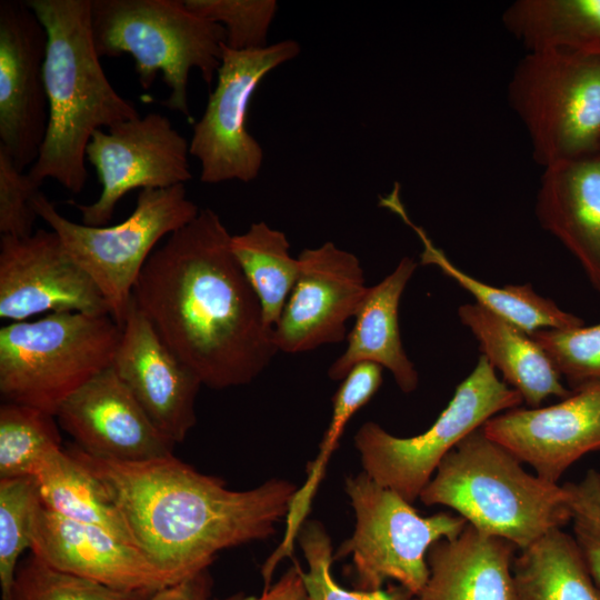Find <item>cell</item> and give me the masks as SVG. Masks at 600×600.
I'll return each mask as SVG.
<instances>
[{"label":"cell","instance_id":"obj_19","mask_svg":"<svg viewBox=\"0 0 600 600\" xmlns=\"http://www.w3.org/2000/svg\"><path fill=\"white\" fill-rule=\"evenodd\" d=\"M30 550L54 569L118 590L153 593L173 584L138 548L99 527L59 516L41 501Z\"/></svg>","mask_w":600,"mask_h":600},{"label":"cell","instance_id":"obj_32","mask_svg":"<svg viewBox=\"0 0 600 600\" xmlns=\"http://www.w3.org/2000/svg\"><path fill=\"white\" fill-rule=\"evenodd\" d=\"M297 540L308 563V571H303L308 600H410L414 597L401 586L387 590L351 591L338 584L331 573L334 560L331 539L318 521H306Z\"/></svg>","mask_w":600,"mask_h":600},{"label":"cell","instance_id":"obj_31","mask_svg":"<svg viewBox=\"0 0 600 600\" xmlns=\"http://www.w3.org/2000/svg\"><path fill=\"white\" fill-rule=\"evenodd\" d=\"M151 594L113 589L60 571L31 553L19 564L8 600H149Z\"/></svg>","mask_w":600,"mask_h":600},{"label":"cell","instance_id":"obj_30","mask_svg":"<svg viewBox=\"0 0 600 600\" xmlns=\"http://www.w3.org/2000/svg\"><path fill=\"white\" fill-rule=\"evenodd\" d=\"M39 501L36 478L0 479L1 600L9 599L20 556L30 549L32 520Z\"/></svg>","mask_w":600,"mask_h":600},{"label":"cell","instance_id":"obj_16","mask_svg":"<svg viewBox=\"0 0 600 600\" xmlns=\"http://www.w3.org/2000/svg\"><path fill=\"white\" fill-rule=\"evenodd\" d=\"M482 431L538 477L558 483L581 457L600 451V383L572 391L549 407L498 413Z\"/></svg>","mask_w":600,"mask_h":600},{"label":"cell","instance_id":"obj_7","mask_svg":"<svg viewBox=\"0 0 600 600\" xmlns=\"http://www.w3.org/2000/svg\"><path fill=\"white\" fill-rule=\"evenodd\" d=\"M32 207L104 297L122 328L137 279L162 239L200 212L184 184L140 190L132 213L114 226L90 227L63 217L39 190Z\"/></svg>","mask_w":600,"mask_h":600},{"label":"cell","instance_id":"obj_1","mask_svg":"<svg viewBox=\"0 0 600 600\" xmlns=\"http://www.w3.org/2000/svg\"><path fill=\"white\" fill-rule=\"evenodd\" d=\"M209 208L170 234L147 260L132 301L202 386L252 382L278 352L261 304Z\"/></svg>","mask_w":600,"mask_h":600},{"label":"cell","instance_id":"obj_27","mask_svg":"<svg viewBox=\"0 0 600 600\" xmlns=\"http://www.w3.org/2000/svg\"><path fill=\"white\" fill-rule=\"evenodd\" d=\"M41 503L67 519L99 527L137 548L122 512L102 482L67 449L54 451L34 477Z\"/></svg>","mask_w":600,"mask_h":600},{"label":"cell","instance_id":"obj_4","mask_svg":"<svg viewBox=\"0 0 600 600\" xmlns=\"http://www.w3.org/2000/svg\"><path fill=\"white\" fill-rule=\"evenodd\" d=\"M419 499L451 508L476 529L519 550L571 522L566 487L523 470L482 427L443 458Z\"/></svg>","mask_w":600,"mask_h":600},{"label":"cell","instance_id":"obj_20","mask_svg":"<svg viewBox=\"0 0 600 600\" xmlns=\"http://www.w3.org/2000/svg\"><path fill=\"white\" fill-rule=\"evenodd\" d=\"M536 214L600 291V149L543 168Z\"/></svg>","mask_w":600,"mask_h":600},{"label":"cell","instance_id":"obj_25","mask_svg":"<svg viewBox=\"0 0 600 600\" xmlns=\"http://www.w3.org/2000/svg\"><path fill=\"white\" fill-rule=\"evenodd\" d=\"M502 23L528 52L600 56V0H518Z\"/></svg>","mask_w":600,"mask_h":600},{"label":"cell","instance_id":"obj_17","mask_svg":"<svg viewBox=\"0 0 600 600\" xmlns=\"http://www.w3.org/2000/svg\"><path fill=\"white\" fill-rule=\"evenodd\" d=\"M56 418L76 446L98 458L143 462L174 456L176 443L156 427L111 367L66 399Z\"/></svg>","mask_w":600,"mask_h":600},{"label":"cell","instance_id":"obj_33","mask_svg":"<svg viewBox=\"0 0 600 600\" xmlns=\"http://www.w3.org/2000/svg\"><path fill=\"white\" fill-rule=\"evenodd\" d=\"M571 391L600 383V323L542 329L530 334Z\"/></svg>","mask_w":600,"mask_h":600},{"label":"cell","instance_id":"obj_15","mask_svg":"<svg viewBox=\"0 0 600 600\" xmlns=\"http://www.w3.org/2000/svg\"><path fill=\"white\" fill-rule=\"evenodd\" d=\"M46 47V29L27 1H0V147L22 171L47 132Z\"/></svg>","mask_w":600,"mask_h":600},{"label":"cell","instance_id":"obj_10","mask_svg":"<svg viewBox=\"0 0 600 600\" xmlns=\"http://www.w3.org/2000/svg\"><path fill=\"white\" fill-rule=\"evenodd\" d=\"M344 492L356 526L334 559L352 554L358 590H378L386 580H396L419 596L429 579V549L440 540L457 538L467 521L448 512L423 517L400 494L363 471L346 479Z\"/></svg>","mask_w":600,"mask_h":600},{"label":"cell","instance_id":"obj_35","mask_svg":"<svg viewBox=\"0 0 600 600\" xmlns=\"http://www.w3.org/2000/svg\"><path fill=\"white\" fill-rule=\"evenodd\" d=\"M563 486L570 498L573 538L600 587V472L590 469L580 481Z\"/></svg>","mask_w":600,"mask_h":600},{"label":"cell","instance_id":"obj_13","mask_svg":"<svg viewBox=\"0 0 600 600\" xmlns=\"http://www.w3.org/2000/svg\"><path fill=\"white\" fill-rule=\"evenodd\" d=\"M110 314L88 273L58 234L38 229L24 238L0 237V318L11 322L48 312Z\"/></svg>","mask_w":600,"mask_h":600},{"label":"cell","instance_id":"obj_18","mask_svg":"<svg viewBox=\"0 0 600 600\" xmlns=\"http://www.w3.org/2000/svg\"><path fill=\"white\" fill-rule=\"evenodd\" d=\"M111 368L176 444L194 427L199 378L161 340L131 299Z\"/></svg>","mask_w":600,"mask_h":600},{"label":"cell","instance_id":"obj_37","mask_svg":"<svg viewBox=\"0 0 600 600\" xmlns=\"http://www.w3.org/2000/svg\"><path fill=\"white\" fill-rule=\"evenodd\" d=\"M220 600H308L303 582V570L300 563L294 560L282 577L268 589H263L259 597L234 594Z\"/></svg>","mask_w":600,"mask_h":600},{"label":"cell","instance_id":"obj_3","mask_svg":"<svg viewBox=\"0 0 600 600\" xmlns=\"http://www.w3.org/2000/svg\"><path fill=\"white\" fill-rule=\"evenodd\" d=\"M47 32L43 81L48 126L27 172L40 187L58 181L72 193L87 183L86 150L93 132L139 117L108 80L91 33V0H28Z\"/></svg>","mask_w":600,"mask_h":600},{"label":"cell","instance_id":"obj_5","mask_svg":"<svg viewBox=\"0 0 600 600\" xmlns=\"http://www.w3.org/2000/svg\"><path fill=\"white\" fill-rule=\"evenodd\" d=\"M91 33L100 58L132 57L144 90L161 73L170 91L162 103L187 118L190 71L197 69L211 86L226 44L223 27L192 12L184 0H91Z\"/></svg>","mask_w":600,"mask_h":600},{"label":"cell","instance_id":"obj_9","mask_svg":"<svg viewBox=\"0 0 600 600\" xmlns=\"http://www.w3.org/2000/svg\"><path fill=\"white\" fill-rule=\"evenodd\" d=\"M522 402L480 354L471 373L457 386L444 410L424 432L400 438L372 421L359 428L354 446L363 472L412 503L459 442L492 417Z\"/></svg>","mask_w":600,"mask_h":600},{"label":"cell","instance_id":"obj_12","mask_svg":"<svg viewBox=\"0 0 600 600\" xmlns=\"http://www.w3.org/2000/svg\"><path fill=\"white\" fill-rule=\"evenodd\" d=\"M189 143L168 117L150 112L104 131L98 129L87 146L86 157L102 186L90 204L72 203L82 223L103 227L117 203L136 189H164L192 178Z\"/></svg>","mask_w":600,"mask_h":600},{"label":"cell","instance_id":"obj_34","mask_svg":"<svg viewBox=\"0 0 600 600\" xmlns=\"http://www.w3.org/2000/svg\"><path fill=\"white\" fill-rule=\"evenodd\" d=\"M184 3L198 16L221 24L226 46L237 51L268 46V32L278 9L274 0H184Z\"/></svg>","mask_w":600,"mask_h":600},{"label":"cell","instance_id":"obj_14","mask_svg":"<svg viewBox=\"0 0 600 600\" xmlns=\"http://www.w3.org/2000/svg\"><path fill=\"white\" fill-rule=\"evenodd\" d=\"M298 260L296 284L273 328L278 352L301 353L343 341L347 321L369 288L359 259L332 242L302 250Z\"/></svg>","mask_w":600,"mask_h":600},{"label":"cell","instance_id":"obj_8","mask_svg":"<svg viewBox=\"0 0 600 600\" xmlns=\"http://www.w3.org/2000/svg\"><path fill=\"white\" fill-rule=\"evenodd\" d=\"M508 98L543 168L600 149V56L527 52Z\"/></svg>","mask_w":600,"mask_h":600},{"label":"cell","instance_id":"obj_36","mask_svg":"<svg viewBox=\"0 0 600 600\" xmlns=\"http://www.w3.org/2000/svg\"><path fill=\"white\" fill-rule=\"evenodd\" d=\"M37 186L0 147V233L24 238L32 234L38 219L32 199Z\"/></svg>","mask_w":600,"mask_h":600},{"label":"cell","instance_id":"obj_6","mask_svg":"<svg viewBox=\"0 0 600 600\" xmlns=\"http://www.w3.org/2000/svg\"><path fill=\"white\" fill-rule=\"evenodd\" d=\"M121 332L110 314L73 311L3 326L2 399L56 416L66 399L111 367Z\"/></svg>","mask_w":600,"mask_h":600},{"label":"cell","instance_id":"obj_39","mask_svg":"<svg viewBox=\"0 0 600 600\" xmlns=\"http://www.w3.org/2000/svg\"><path fill=\"white\" fill-rule=\"evenodd\" d=\"M410 600H422L420 597L416 596V597H412Z\"/></svg>","mask_w":600,"mask_h":600},{"label":"cell","instance_id":"obj_26","mask_svg":"<svg viewBox=\"0 0 600 600\" xmlns=\"http://www.w3.org/2000/svg\"><path fill=\"white\" fill-rule=\"evenodd\" d=\"M512 572L520 600H600L573 536L561 528L520 550Z\"/></svg>","mask_w":600,"mask_h":600},{"label":"cell","instance_id":"obj_28","mask_svg":"<svg viewBox=\"0 0 600 600\" xmlns=\"http://www.w3.org/2000/svg\"><path fill=\"white\" fill-rule=\"evenodd\" d=\"M232 253L257 294L266 323L279 321L299 273V260L290 254L282 231L266 222H254L231 238Z\"/></svg>","mask_w":600,"mask_h":600},{"label":"cell","instance_id":"obj_21","mask_svg":"<svg viewBox=\"0 0 600 600\" xmlns=\"http://www.w3.org/2000/svg\"><path fill=\"white\" fill-rule=\"evenodd\" d=\"M517 547L467 523L427 554L429 579L422 600H520L512 564Z\"/></svg>","mask_w":600,"mask_h":600},{"label":"cell","instance_id":"obj_23","mask_svg":"<svg viewBox=\"0 0 600 600\" xmlns=\"http://www.w3.org/2000/svg\"><path fill=\"white\" fill-rule=\"evenodd\" d=\"M458 314L479 342L481 354L530 408L540 407L549 397L563 399L572 393L529 333L477 303L460 306Z\"/></svg>","mask_w":600,"mask_h":600},{"label":"cell","instance_id":"obj_24","mask_svg":"<svg viewBox=\"0 0 600 600\" xmlns=\"http://www.w3.org/2000/svg\"><path fill=\"white\" fill-rule=\"evenodd\" d=\"M399 184L380 198V206L398 214L419 237L422 243L421 263L431 264L453 279L469 292L476 303L531 334L542 329H566L583 326L582 319L560 309L551 299L538 294L531 284H509L498 288L482 282L454 266L429 238L427 232L409 218L400 199Z\"/></svg>","mask_w":600,"mask_h":600},{"label":"cell","instance_id":"obj_22","mask_svg":"<svg viewBox=\"0 0 600 600\" xmlns=\"http://www.w3.org/2000/svg\"><path fill=\"white\" fill-rule=\"evenodd\" d=\"M416 268L410 257H403L391 273L368 288L347 336L348 344L329 367L330 379L342 380L354 366L373 362L391 372L401 391L417 389L419 376L403 349L399 328L401 296Z\"/></svg>","mask_w":600,"mask_h":600},{"label":"cell","instance_id":"obj_29","mask_svg":"<svg viewBox=\"0 0 600 600\" xmlns=\"http://www.w3.org/2000/svg\"><path fill=\"white\" fill-rule=\"evenodd\" d=\"M56 419L26 404L0 406V479L37 476L49 456L62 448Z\"/></svg>","mask_w":600,"mask_h":600},{"label":"cell","instance_id":"obj_2","mask_svg":"<svg viewBox=\"0 0 600 600\" xmlns=\"http://www.w3.org/2000/svg\"><path fill=\"white\" fill-rule=\"evenodd\" d=\"M67 451L102 482L137 548L173 584L208 569L222 550L274 534L298 490L286 479L230 490L174 456L120 462L74 443Z\"/></svg>","mask_w":600,"mask_h":600},{"label":"cell","instance_id":"obj_11","mask_svg":"<svg viewBox=\"0 0 600 600\" xmlns=\"http://www.w3.org/2000/svg\"><path fill=\"white\" fill-rule=\"evenodd\" d=\"M299 53V43L290 39L248 51L224 44L217 84L189 143L203 183L250 182L258 177L263 150L248 131L249 104L263 78Z\"/></svg>","mask_w":600,"mask_h":600},{"label":"cell","instance_id":"obj_38","mask_svg":"<svg viewBox=\"0 0 600 600\" xmlns=\"http://www.w3.org/2000/svg\"><path fill=\"white\" fill-rule=\"evenodd\" d=\"M211 577L206 569L152 593L149 600H210Z\"/></svg>","mask_w":600,"mask_h":600}]
</instances>
